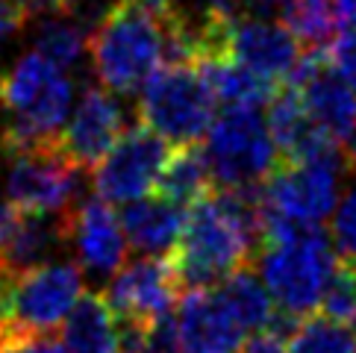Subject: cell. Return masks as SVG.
I'll use <instances>...</instances> for the list:
<instances>
[{"instance_id":"1","label":"cell","mask_w":356,"mask_h":353,"mask_svg":"<svg viewBox=\"0 0 356 353\" xmlns=\"http://www.w3.org/2000/svg\"><path fill=\"white\" fill-rule=\"evenodd\" d=\"M171 0H118L92 33V68L109 95H136L168 56Z\"/></svg>"},{"instance_id":"2","label":"cell","mask_w":356,"mask_h":353,"mask_svg":"<svg viewBox=\"0 0 356 353\" xmlns=\"http://www.w3.org/2000/svg\"><path fill=\"white\" fill-rule=\"evenodd\" d=\"M0 106L6 112L0 130L3 154L54 145L71 118L74 80L68 71L30 50L0 77Z\"/></svg>"},{"instance_id":"3","label":"cell","mask_w":356,"mask_h":353,"mask_svg":"<svg viewBox=\"0 0 356 353\" xmlns=\"http://www.w3.org/2000/svg\"><path fill=\"white\" fill-rule=\"evenodd\" d=\"M336 245L324 230H295L259 250L262 283L274 306L289 318H307L321 309V297L339 271Z\"/></svg>"},{"instance_id":"4","label":"cell","mask_w":356,"mask_h":353,"mask_svg":"<svg viewBox=\"0 0 356 353\" xmlns=\"http://www.w3.org/2000/svg\"><path fill=\"white\" fill-rule=\"evenodd\" d=\"M348 171L345 150L315 162H283L262 183L265 200V242L295 230H321L336 215L341 174Z\"/></svg>"},{"instance_id":"5","label":"cell","mask_w":356,"mask_h":353,"mask_svg":"<svg viewBox=\"0 0 356 353\" xmlns=\"http://www.w3.org/2000/svg\"><path fill=\"white\" fill-rule=\"evenodd\" d=\"M257 254L245 233L227 218L212 192L186 212V227L180 245L174 250V268L183 283V292L212 288L224 283L241 268H250V256Z\"/></svg>"},{"instance_id":"6","label":"cell","mask_w":356,"mask_h":353,"mask_svg":"<svg viewBox=\"0 0 356 353\" xmlns=\"http://www.w3.org/2000/svg\"><path fill=\"white\" fill-rule=\"evenodd\" d=\"M215 104L218 97L197 65L171 62L145 83L138 100V124L154 130L162 142L188 147L197 145L203 133H209Z\"/></svg>"},{"instance_id":"7","label":"cell","mask_w":356,"mask_h":353,"mask_svg":"<svg viewBox=\"0 0 356 353\" xmlns=\"http://www.w3.org/2000/svg\"><path fill=\"white\" fill-rule=\"evenodd\" d=\"M203 154L218 188L262 186L280 165L268 118L253 106H227L215 115Z\"/></svg>"},{"instance_id":"8","label":"cell","mask_w":356,"mask_h":353,"mask_svg":"<svg viewBox=\"0 0 356 353\" xmlns=\"http://www.w3.org/2000/svg\"><path fill=\"white\" fill-rule=\"evenodd\" d=\"M83 295L77 262H47L24 274L0 271V321L50 336L68 321Z\"/></svg>"},{"instance_id":"9","label":"cell","mask_w":356,"mask_h":353,"mask_svg":"<svg viewBox=\"0 0 356 353\" xmlns=\"http://www.w3.org/2000/svg\"><path fill=\"white\" fill-rule=\"evenodd\" d=\"M6 156V204H12L18 212H27V215H65L77 206L83 168H77L62 154L59 142Z\"/></svg>"},{"instance_id":"10","label":"cell","mask_w":356,"mask_h":353,"mask_svg":"<svg viewBox=\"0 0 356 353\" xmlns=\"http://www.w3.org/2000/svg\"><path fill=\"white\" fill-rule=\"evenodd\" d=\"M168 159V145L145 124H136L95 168V192L106 204L130 206L136 200H145L154 188H159V176Z\"/></svg>"},{"instance_id":"11","label":"cell","mask_w":356,"mask_h":353,"mask_svg":"<svg viewBox=\"0 0 356 353\" xmlns=\"http://www.w3.org/2000/svg\"><path fill=\"white\" fill-rule=\"evenodd\" d=\"M104 297L121 324H154L180 304L183 283L171 259L138 256L112 277Z\"/></svg>"},{"instance_id":"12","label":"cell","mask_w":356,"mask_h":353,"mask_svg":"<svg viewBox=\"0 0 356 353\" xmlns=\"http://www.w3.org/2000/svg\"><path fill=\"white\" fill-rule=\"evenodd\" d=\"M124 106L104 85H86L71 109L65 130L59 133V147L77 168H97L106 154L124 136Z\"/></svg>"},{"instance_id":"13","label":"cell","mask_w":356,"mask_h":353,"mask_svg":"<svg viewBox=\"0 0 356 353\" xmlns=\"http://www.w3.org/2000/svg\"><path fill=\"white\" fill-rule=\"evenodd\" d=\"M68 245L74 247L80 271L95 280H112L127 265V247H130L121 218L100 197H83L71 209Z\"/></svg>"},{"instance_id":"14","label":"cell","mask_w":356,"mask_h":353,"mask_svg":"<svg viewBox=\"0 0 356 353\" xmlns=\"http://www.w3.org/2000/svg\"><path fill=\"white\" fill-rule=\"evenodd\" d=\"M289 83L318 127L339 145L348 142L356 130V92L330 65L327 54H303Z\"/></svg>"},{"instance_id":"15","label":"cell","mask_w":356,"mask_h":353,"mask_svg":"<svg viewBox=\"0 0 356 353\" xmlns=\"http://www.w3.org/2000/svg\"><path fill=\"white\" fill-rule=\"evenodd\" d=\"M300 44L283 24H277L265 15H241L233 21L230 33V59L238 65L250 68L268 83H283L291 80L298 62H300Z\"/></svg>"},{"instance_id":"16","label":"cell","mask_w":356,"mask_h":353,"mask_svg":"<svg viewBox=\"0 0 356 353\" xmlns=\"http://www.w3.org/2000/svg\"><path fill=\"white\" fill-rule=\"evenodd\" d=\"M174 318L183 353H238L245 345V330L215 288L183 292Z\"/></svg>"},{"instance_id":"17","label":"cell","mask_w":356,"mask_h":353,"mask_svg":"<svg viewBox=\"0 0 356 353\" xmlns=\"http://www.w3.org/2000/svg\"><path fill=\"white\" fill-rule=\"evenodd\" d=\"M268 130L277 145V154L286 162H315L341 154V145L333 142L312 121L300 95L291 85L280 88L268 104Z\"/></svg>"},{"instance_id":"18","label":"cell","mask_w":356,"mask_h":353,"mask_svg":"<svg viewBox=\"0 0 356 353\" xmlns=\"http://www.w3.org/2000/svg\"><path fill=\"white\" fill-rule=\"evenodd\" d=\"M186 212L188 209L177 206L159 195L124 206L121 227H124L127 245L145 256L165 259L180 245V236L186 227Z\"/></svg>"},{"instance_id":"19","label":"cell","mask_w":356,"mask_h":353,"mask_svg":"<svg viewBox=\"0 0 356 353\" xmlns=\"http://www.w3.org/2000/svg\"><path fill=\"white\" fill-rule=\"evenodd\" d=\"M68 218L71 212L65 215H27V212H21L15 230L3 247V271L24 274L39 268V265H47V259L62 245H68Z\"/></svg>"},{"instance_id":"20","label":"cell","mask_w":356,"mask_h":353,"mask_svg":"<svg viewBox=\"0 0 356 353\" xmlns=\"http://www.w3.org/2000/svg\"><path fill=\"white\" fill-rule=\"evenodd\" d=\"M65 353H121V327L104 295L86 292L62 324Z\"/></svg>"},{"instance_id":"21","label":"cell","mask_w":356,"mask_h":353,"mask_svg":"<svg viewBox=\"0 0 356 353\" xmlns=\"http://www.w3.org/2000/svg\"><path fill=\"white\" fill-rule=\"evenodd\" d=\"M212 186V174H209V162L203 147L188 145V147H177L168 165H165L162 176H159V197L171 200L177 206H188L200 204L203 197L209 195Z\"/></svg>"},{"instance_id":"22","label":"cell","mask_w":356,"mask_h":353,"mask_svg":"<svg viewBox=\"0 0 356 353\" xmlns=\"http://www.w3.org/2000/svg\"><path fill=\"white\" fill-rule=\"evenodd\" d=\"M215 292H218L224 306L230 309V315L238 321V327L245 333H250V330L265 333L277 318L268 288H265V283L250 268H241L233 277H227Z\"/></svg>"},{"instance_id":"23","label":"cell","mask_w":356,"mask_h":353,"mask_svg":"<svg viewBox=\"0 0 356 353\" xmlns=\"http://www.w3.org/2000/svg\"><path fill=\"white\" fill-rule=\"evenodd\" d=\"M197 68L224 106H253L257 109L259 104H271L274 95L280 92L274 83L262 80L259 74H253L245 65H238L236 59L203 62Z\"/></svg>"},{"instance_id":"24","label":"cell","mask_w":356,"mask_h":353,"mask_svg":"<svg viewBox=\"0 0 356 353\" xmlns=\"http://www.w3.org/2000/svg\"><path fill=\"white\" fill-rule=\"evenodd\" d=\"M280 18L307 54H324V47L336 42L339 24L330 0H280Z\"/></svg>"},{"instance_id":"25","label":"cell","mask_w":356,"mask_h":353,"mask_svg":"<svg viewBox=\"0 0 356 353\" xmlns=\"http://www.w3.org/2000/svg\"><path fill=\"white\" fill-rule=\"evenodd\" d=\"M88 42H92L88 39V30L80 27V24L62 9L56 15H47L39 21L35 35H33V50L39 56H44L47 62H54L56 68L68 71L74 65H80Z\"/></svg>"},{"instance_id":"26","label":"cell","mask_w":356,"mask_h":353,"mask_svg":"<svg viewBox=\"0 0 356 353\" xmlns=\"http://www.w3.org/2000/svg\"><path fill=\"white\" fill-rule=\"evenodd\" d=\"M289 353H356V330L324 315H315L295 327Z\"/></svg>"},{"instance_id":"27","label":"cell","mask_w":356,"mask_h":353,"mask_svg":"<svg viewBox=\"0 0 356 353\" xmlns=\"http://www.w3.org/2000/svg\"><path fill=\"white\" fill-rule=\"evenodd\" d=\"M321 312H324V318L339 321L345 327L356 324V274H353V262L341 259L336 277L330 280L327 292L321 297Z\"/></svg>"},{"instance_id":"28","label":"cell","mask_w":356,"mask_h":353,"mask_svg":"<svg viewBox=\"0 0 356 353\" xmlns=\"http://www.w3.org/2000/svg\"><path fill=\"white\" fill-rule=\"evenodd\" d=\"M333 245L345 262L356 259V180L348 188V195L339 200L333 215Z\"/></svg>"},{"instance_id":"29","label":"cell","mask_w":356,"mask_h":353,"mask_svg":"<svg viewBox=\"0 0 356 353\" xmlns=\"http://www.w3.org/2000/svg\"><path fill=\"white\" fill-rule=\"evenodd\" d=\"M0 353H65V350H62V342H56V338L0 321Z\"/></svg>"},{"instance_id":"30","label":"cell","mask_w":356,"mask_h":353,"mask_svg":"<svg viewBox=\"0 0 356 353\" xmlns=\"http://www.w3.org/2000/svg\"><path fill=\"white\" fill-rule=\"evenodd\" d=\"M142 353H183L180 347V333H177V318L174 315H162L145 333V347Z\"/></svg>"},{"instance_id":"31","label":"cell","mask_w":356,"mask_h":353,"mask_svg":"<svg viewBox=\"0 0 356 353\" xmlns=\"http://www.w3.org/2000/svg\"><path fill=\"white\" fill-rule=\"evenodd\" d=\"M327 59H330V65L339 71V77L356 92V30L339 35V39L330 44Z\"/></svg>"},{"instance_id":"32","label":"cell","mask_w":356,"mask_h":353,"mask_svg":"<svg viewBox=\"0 0 356 353\" xmlns=\"http://www.w3.org/2000/svg\"><path fill=\"white\" fill-rule=\"evenodd\" d=\"M62 3L65 0H12V6H15L24 21H42L47 15H56L62 12Z\"/></svg>"},{"instance_id":"33","label":"cell","mask_w":356,"mask_h":353,"mask_svg":"<svg viewBox=\"0 0 356 353\" xmlns=\"http://www.w3.org/2000/svg\"><path fill=\"white\" fill-rule=\"evenodd\" d=\"M238 353H289V345H286V338L283 336H277V333H257V336H250L245 345H241Z\"/></svg>"},{"instance_id":"34","label":"cell","mask_w":356,"mask_h":353,"mask_svg":"<svg viewBox=\"0 0 356 353\" xmlns=\"http://www.w3.org/2000/svg\"><path fill=\"white\" fill-rule=\"evenodd\" d=\"M24 15L12 6V0H0V47H3V42L9 39L12 33H18L24 27Z\"/></svg>"},{"instance_id":"35","label":"cell","mask_w":356,"mask_h":353,"mask_svg":"<svg viewBox=\"0 0 356 353\" xmlns=\"http://www.w3.org/2000/svg\"><path fill=\"white\" fill-rule=\"evenodd\" d=\"M330 6H333L339 27H345L348 33L356 30V0H330Z\"/></svg>"},{"instance_id":"36","label":"cell","mask_w":356,"mask_h":353,"mask_svg":"<svg viewBox=\"0 0 356 353\" xmlns=\"http://www.w3.org/2000/svg\"><path fill=\"white\" fill-rule=\"evenodd\" d=\"M274 3H280V0H238V6H241V12H245V9H253V15H259V12H265V9H271Z\"/></svg>"},{"instance_id":"37","label":"cell","mask_w":356,"mask_h":353,"mask_svg":"<svg viewBox=\"0 0 356 353\" xmlns=\"http://www.w3.org/2000/svg\"><path fill=\"white\" fill-rule=\"evenodd\" d=\"M345 159H348V168H356V130L348 136V142H345Z\"/></svg>"},{"instance_id":"38","label":"cell","mask_w":356,"mask_h":353,"mask_svg":"<svg viewBox=\"0 0 356 353\" xmlns=\"http://www.w3.org/2000/svg\"><path fill=\"white\" fill-rule=\"evenodd\" d=\"M353 274H356V265H353Z\"/></svg>"}]
</instances>
